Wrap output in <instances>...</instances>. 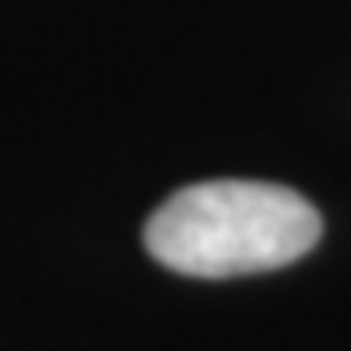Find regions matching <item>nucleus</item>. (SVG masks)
Masks as SVG:
<instances>
[{"instance_id": "f257e3e1", "label": "nucleus", "mask_w": 351, "mask_h": 351, "mask_svg": "<svg viewBox=\"0 0 351 351\" xmlns=\"http://www.w3.org/2000/svg\"><path fill=\"white\" fill-rule=\"evenodd\" d=\"M320 211L262 180L180 188L145 223V250L184 277H242L297 262L320 242Z\"/></svg>"}]
</instances>
